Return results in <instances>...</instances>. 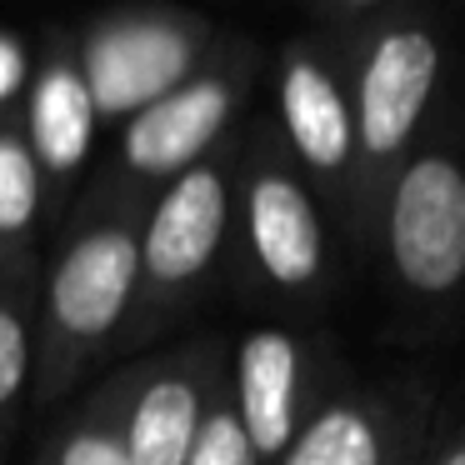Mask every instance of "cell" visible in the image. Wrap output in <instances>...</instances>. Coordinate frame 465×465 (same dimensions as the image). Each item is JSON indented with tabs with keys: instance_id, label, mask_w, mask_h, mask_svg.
Instances as JSON below:
<instances>
[{
	"instance_id": "8992f818",
	"label": "cell",
	"mask_w": 465,
	"mask_h": 465,
	"mask_svg": "<svg viewBox=\"0 0 465 465\" xmlns=\"http://www.w3.org/2000/svg\"><path fill=\"white\" fill-rule=\"evenodd\" d=\"M261 45L221 35L201 71H191L175 91L135 111L125 125H115V155L101 181L151 201L165 181L191 171L201 155L235 135V121L261 81Z\"/></svg>"
},
{
	"instance_id": "5b68a950",
	"label": "cell",
	"mask_w": 465,
	"mask_h": 465,
	"mask_svg": "<svg viewBox=\"0 0 465 465\" xmlns=\"http://www.w3.org/2000/svg\"><path fill=\"white\" fill-rule=\"evenodd\" d=\"M371 245L405 305H455L465 295V151L425 135L385 181ZM365 245V251H371Z\"/></svg>"
},
{
	"instance_id": "7a4b0ae2",
	"label": "cell",
	"mask_w": 465,
	"mask_h": 465,
	"mask_svg": "<svg viewBox=\"0 0 465 465\" xmlns=\"http://www.w3.org/2000/svg\"><path fill=\"white\" fill-rule=\"evenodd\" d=\"M231 261L245 291L311 311L335 281V225L271 121L241 131Z\"/></svg>"
},
{
	"instance_id": "277c9868",
	"label": "cell",
	"mask_w": 465,
	"mask_h": 465,
	"mask_svg": "<svg viewBox=\"0 0 465 465\" xmlns=\"http://www.w3.org/2000/svg\"><path fill=\"white\" fill-rule=\"evenodd\" d=\"M235 171H241V131L145 201L135 305L121 341H155L205 301L221 265L231 261Z\"/></svg>"
},
{
	"instance_id": "ac0fdd59",
	"label": "cell",
	"mask_w": 465,
	"mask_h": 465,
	"mask_svg": "<svg viewBox=\"0 0 465 465\" xmlns=\"http://www.w3.org/2000/svg\"><path fill=\"white\" fill-rule=\"evenodd\" d=\"M25 45L15 41V35L0 31V115L15 111L21 105V91H25Z\"/></svg>"
},
{
	"instance_id": "3957f363",
	"label": "cell",
	"mask_w": 465,
	"mask_h": 465,
	"mask_svg": "<svg viewBox=\"0 0 465 465\" xmlns=\"http://www.w3.org/2000/svg\"><path fill=\"white\" fill-rule=\"evenodd\" d=\"M345 81L355 115V195L361 235L371 245V215L395 165L425 141L435 95L445 81V35L415 5L345 31Z\"/></svg>"
},
{
	"instance_id": "52a82bcc",
	"label": "cell",
	"mask_w": 465,
	"mask_h": 465,
	"mask_svg": "<svg viewBox=\"0 0 465 465\" xmlns=\"http://www.w3.org/2000/svg\"><path fill=\"white\" fill-rule=\"evenodd\" d=\"M275 135L331 215L335 235L365 245L355 195V115L345 81V41L335 31H305L275 51L271 75Z\"/></svg>"
},
{
	"instance_id": "9a60e30c",
	"label": "cell",
	"mask_w": 465,
	"mask_h": 465,
	"mask_svg": "<svg viewBox=\"0 0 465 465\" xmlns=\"http://www.w3.org/2000/svg\"><path fill=\"white\" fill-rule=\"evenodd\" d=\"M35 465H135V460L125 450L121 430L111 425V415L85 395V405H75L71 415L55 420Z\"/></svg>"
},
{
	"instance_id": "d6986e66",
	"label": "cell",
	"mask_w": 465,
	"mask_h": 465,
	"mask_svg": "<svg viewBox=\"0 0 465 465\" xmlns=\"http://www.w3.org/2000/svg\"><path fill=\"white\" fill-rule=\"evenodd\" d=\"M425 465H465V425H460V430H455L450 440L440 445V450L425 455Z\"/></svg>"
},
{
	"instance_id": "ba28073f",
	"label": "cell",
	"mask_w": 465,
	"mask_h": 465,
	"mask_svg": "<svg viewBox=\"0 0 465 465\" xmlns=\"http://www.w3.org/2000/svg\"><path fill=\"white\" fill-rule=\"evenodd\" d=\"M65 41H71L75 71L91 91L101 131L105 125L115 131L135 111L175 91L191 71H201L221 31L185 5L131 0V5H111V11L91 15Z\"/></svg>"
},
{
	"instance_id": "30bf717a",
	"label": "cell",
	"mask_w": 465,
	"mask_h": 465,
	"mask_svg": "<svg viewBox=\"0 0 465 465\" xmlns=\"http://www.w3.org/2000/svg\"><path fill=\"white\" fill-rule=\"evenodd\" d=\"M341 385L331 375V351L291 325L241 331L225 351V395L245 430L255 465H275L301 435L311 411Z\"/></svg>"
},
{
	"instance_id": "2e32d148",
	"label": "cell",
	"mask_w": 465,
	"mask_h": 465,
	"mask_svg": "<svg viewBox=\"0 0 465 465\" xmlns=\"http://www.w3.org/2000/svg\"><path fill=\"white\" fill-rule=\"evenodd\" d=\"M185 465H255L251 445H245V430H241V420H235V411H231L225 385L211 401V411H205V425H201V435H195Z\"/></svg>"
},
{
	"instance_id": "6da1fadb",
	"label": "cell",
	"mask_w": 465,
	"mask_h": 465,
	"mask_svg": "<svg viewBox=\"0 0 465 465\" xmlns=\"http://www.w3.org/2000/svg\"><path fill=\"white\" fill-rule=\"evenodd\" d=\"M145 201L111 181L81 195L51 265L35 281V385L31 401L51 411L81 375L125 335L141 271Z\"/></svg>"
},
{
	"instance_id": "4fadbf2b",
	"label": "cell",
	"mask_w": 465,
	"mask_h": 465,
	"mask_svg": "<svg viewBox=\"0 0 465 465\" xmlns=\"http://www.w3.org/2000/svg\"><path fill=\"white\" fill-rule=\"evenodd\" d=\"M45 181L31 145L21 135L15 111L0 115V271L41 275L35 255V225L45 215Z\"/></svg>"
},
{
	"instance_id": "9c48e42d",
	"label": "cell",
	"mask_w": 465,
	"mask_h": 465,
	"mask_svg": "<svg viewBox=\"0 0 465 465\" xmlns=\"http://www.w3.org/2000/svg\"><path fill=\"white\" fill-rule=\"evenodd\" d=\"M225 351L231 341L201 335L121 365L91 391V401L121 430L135 465H185L205 411L225 385Z\"/></svg>"
},
{
	"instance_id": "e0dca14e",
	"label": "cell",
	"mask_w": 465,
	"mask_h": 465,
	"mask_svg": "<svg viewBox=\"0 0 465 465\" xmlns=\"http://www.w3.org/2000/svg\"><path fill=\"white\" fill-rule=\"evenodd\" d=\"M401 5H405V0H311V11L321 15V21H331L335 35L361 31V25H371V21H381V15L401 11Z\"/></svg>"
},
{
	"instance_id": "7c38bea8",
	"label": "cell",
	"mask_w": 465,
	"mask_h": 465,
	"mask_svg": "<svg viewBox=\"0 0 465 465\" xmlns=\"http://www.w3.org/2000/svg\"><path fill=\"white\" fill-rule=\"evenodd\" d=\"M15 121H21V135L31 145L35 165H41L45 201H61L75 185V175L85 171L91 145L101 135L91 91H85L81 71H75V55L65 35L35 61L31 81L21 91V105H15Z\"/></svg>"
},
{
	"instance_id": "5bb4252c",
	"label": "cell",
	"mask_w": 465,
	"mask_h": 465,
	"mask_svg": "<svg viewBox=\"0 0 465 465\" xmlns=\"http://www.w3.org/2000/svg\"><path fill=\"white\" fill-rule=\"evenodd\" d=\"M35 281L0 271V450L15 435L35 385Z\"/></svg>"
},
{
	"instance_id": "8fae6325",
	"label": "cell",
	"mask_w": 465,
	"mask_h": 465,
	"mask_svg": "<svg viewBox=\"0 0 465 465\" xmlns=\"http://www.w3.org/2000/svg\"><path fill=\"white\" fill-rule=\"evenodd\" d=\"M430 401L405 385L341 381L275 465H425Z\"/></svg>"
}]
</instances>
